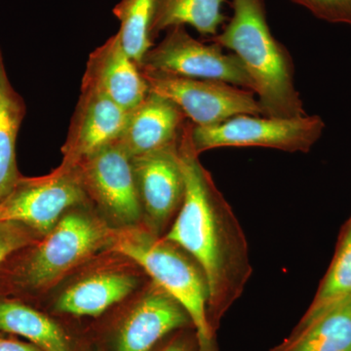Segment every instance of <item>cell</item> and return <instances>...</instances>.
<instances>
[{
    "label": "cell",
    "instance_id": "ac0fdd59",
    "mask_svg": "<svg viewBox=\"0 0 351 351\" xmlns=\"http://www.w3.org/2000/svg\"><path fill=\"white\" fill-rule=\"evenodd\" d=\"M0 332L24 337L43 351H71L68 337L57 323L14 298L0 297Z\"/></svg>",
    "mask_w": 351,
    "mask_h": 351
},
{
    "label": "cell",
    "instance_id": "7c38bea8",
    "mask_svg": "<svg viewBox=\"0 0 351 351\" xmlns=\"http://www.w3.org/2000/svg\"><path fill=\"white\" fill-rule=\"evenodd\" d=\"M189 327L186 309L152 281L120 326L117 351H152L170 332Z\"/></svg>",
    "mask_w": 351,
    "mask_h": 351
},
{
    "label": "cell",
    "instance_id": "8992f818",
    "mask_svg": "<svg viewBox=\"0 0 351 351\" xmlns=\"http://www.w3.org/2000/svg\"><path fill=\"white\" fill-rule=\"evenodd\" d=\"M73 168L88 199L115 228L143 225L132 159L119 141L83 157Z\"/></svg>",
    "mask_w": 351,
    "mask_h": 351
},
{
    "label": "cell",
    "instance_id": "d6986e66",
    "mask_svg": "<svg viewBox=\"0 0 351 351\" xmlns=\"http://www.w3.org/2000/svg\"><path fill=\"white\" fill-rule=\"evenodd\" d=\"M269 351H351V301L335 307Z\"/></svg>",
    "mask_w": 351,
    "mask_h": 351
},
{
    "label": "cell",
    "instance_id": "6da1fadb",
    "mask_svg": "<svg viewBox=\"0 0 351 351\" xmlns=\"http://www.w3.org/2000/svg\"><path fill=\"white\" fill-rule=\"evenodd\" d=\"M193 126L186 119L178 138L186 191L162 239L186 252L204 272L209 289L208 320L217 332L225 314L243 294L253 269L239 219L193 147Z\"/></svg>",
    "mask_w": 351,
    "mask_h": 351
},
{
    "label": "cell",
    "instance_id": "9c48e42d",
    "mask_svg": "<svg viewBox=\"0 0 351 351\" xmlns=\"http://www.w3.org/2000/svg\"><path fill=\"white\" fill-rule=\"evenodd\" d=\"M142 73L149 91L169 99L196 126L213 125L240 114L263 115L250 90L216 80Z\"/></svg>",
    "mask_w": 351,
    "mask_h": 351
},
{
    "label": "cell",
    "instance_id": "cb8c5ba5",
    "mask_svg": "<svg viewBox=\"0 0 351 351\" xmlns=\"http://www.w3.org/2000/svg\"><path fill=\"white\" fill-rule=\"evenodd\" d=\"M162 351H197V339H191L189 335L181 334L168 343Z\"/></svg>",
    "mask_w": 351,
    "mask_h": 351
},
{
    "label": "cell",
    "instance_id": "52a82bcc",
    "mask_svg": "<svg viewBox=\"0 0 351 351\" xmlns=\"http://www.w3.org/2000/svg\"><path fill=\"white\" fill-rule=\"evenodd\" d=\"M138 66L142 71L216 80L250 91L253 89L239 58L233 53L223 52L217 43L207 44L193 38L184 25L167 29L165 38L147 51Z\"/></svg>",
    "mask_w": 351,
    "mask_h": 351
},
{
    "label": "cell",
    "instance_id": "5b68a950",
    "mask_svg": "<svg viewBox=\"0 0 351 351\" xmlns=\"http://www.w3.org/2000/svg\"><path fill=\"white\" fill-rule=\"evenodd\" d=\"M324 120L319 115L280 119L240 114L219 123L196 126L191 141L198 154L219 147H258L306 154L322 137Z\"/></svg>",
    "mask_w": 351,
    "mask_h": 351
},
{
    "label": "cell",
    "instance_id": "30bf717a",
    "mask_svg": "<svg viewBox=\"0 0 351 351\" xmlns=\"http://www.w3.org/2000/svg\"><path fill=\"white\" fill-rule=\"evenodd\" d=\"M131 159L144 214L143 225L162 237L179 213L186 191L178 141Z\"/></svg>",
    "mask_w": 351,
    "mask_h": 351
},
{
    "label": "cell",
    "instance_id": "ffe728a7",
    "mask_svg": "<svg viewBox=\"0 0 351 351\" xmlns=\"http://www.w3.org/2000/svg\"><path fill=\"white\" fill-rule=\"evenodd\" d=\"M225 0H156L151 25L152 40L160 32L177 25H189L202 36H216L226 16Z\"/></svg>",
    "mask_w": 351,
    "mask_h": 351
},
{
    "label": "cell",
    "instance_id": "44dd1931",
    "mask_svg": "<svg viewBox=\"0 0 351 351\" xmlns=\"http://www.w3.org/2000/svg\"><path fill=\"white\" fill-rule=\"evenodd\" d=\"M156 0H120L113 14L120 23L117 32L120 43L138 66L154 45L151 25Z\"/></svg>",
    "mask_w": 351,
    "mask_h": 351
},
{
    "label": "cell",
    "instance_id": "3957f363",
    "mask_svg": "<svg viewBox=\"0 0 351 351\" xmlns=\"http://www.w3.org/2000/svg\"><path fill=\"white\" fill-rule=\"evenodd\" d=\"M232 16L209 41L232 51L250 77L265 117L306 114L295 83V66L287 48L267 22L265 0H232Z\"/></svg>",
    "mask_w": 351,
    "mask_h": 351
},
{
    "label": "cell",
    "instance_id": "4fadbf2b",
    "mask_svg": "<svg viewBox=\"0 0 351 351\" xmlns=\"http://www.w3.org/2000/svg\"><path fill=\"white\" fill-rule=\"evenodd\" d=\"M82 89L105 95L127 112L140 105L149 92L140 66L127 55L117 34L90 54Z\"/></svg>",
    "mask_w": 351,
    "mask_h": 351
},
{
    "label": "cell",
    "instance_id": "7402d4cb",
    "mask_svg": "<svg viewBox=\"0 0 351 351\" xmlns=\"http://www.w3.org/2000/svg\"><path fill=\"white\" fill-rule=\"evenodd\" d=\"M41 239L38 232L19 221H0V267L9 256Z\"/></svg>",
    "mask_w": 351,
    "mask_h": 351
},
{
    "label": "cell",
    "instance_id": "ba28073f",
    "mask_svg": "<svg viewBox=\"0 0 351 351\" xmlns=\"http://www.w3.org/2000/svg\"><path fill=\"white\" fill-rule=\"evenodd\" d=\"M89 202L75 168L63 164L50 174L24 177L0 202V221L24 223L45 237L66 211Z\"/></svg>",
    "mask_w": 351,
    "mask_h": 351
},
{
    "label": "cell",
    "instance_id": "e0dca14e",
    "mask_svg": "<svg viewBox=\"0 0 351 351\" xmlns=\"http://www.w3.org/2000/svg\"><path fill=\"white\" fill-rule=\"evenodd\" d=\"M351 301V217L338 239L336 251L311 306L292 332L302 331L335 307Z\"/></svg>",
    "mask_w": 351,
    "mask_h": 351
},
{
    "label": "cell",
    "instance_id": "2e32d148",
    "mask_svg": "<svg viewBox=\"0 0 351 351\" xmlns=\"http://www.w3.org/2000/svg\"><path fill=\"white\" fill-rule=\"evenodd\" d=\"M25 114V101L9 80L0 47V202L23 176L18 169L16 149Z\"/></svg>",
    "mask_w": 351,
    "mask_h": 351
},
{
    "label": "cell",
    "instance_id": "8fae6325",
    "mask_svg": "<svg viewBox=\"0 0 351 351\" xmlns=\"http://www.w3.org/2000/svg\"><path fill=\"white\" fill-rule=\"evenodd\" d=\"M129 112L105 95L82 89L62 147L61 164L73 167L83 157L117 142L125 129Z\"/></svg>",
    "mask_w": 351,
    "mask_h": 351
},
{
    "label": "cell",
    "instance_id": "9a60e30c",
    "mask_svg": "<svg viewBox=\"0 0 351 351\" xmlns=\"http://www.w3.org/2000/svg\"><path fill=\"white\" fill-rule=\"evenodd\" d=\"M138 278L121 270H104L71 284L60 295L56 309L75 316H99L137 289Z\"/></svg>",
    "mask_w": 351,
    "mask_h": 351
},
{
    "label": "cell",
    "instance_id": "d4e9b609",
    "mask_svg": "<svg viewBox=\"0 0 351 351\" xmlns=\"http://www.w3.org/2000/svg\"><path fill=\"white\" fill-rule=\"evenodd\" d=\"M0 351H43L38 346L0 337Z\"/></svg>",
    "mask_w": 351,
    "mask_h": 351
},
{
    "label": "cell",
    "instance_id": "277c9868",
    "mask_svg": "<svg viewBox=\"0 0 351 351\" xmlns=\"http://www.w3.org/2000/svg\"><path fill=\"white\" fill-rule=\"evenodd\" d=\"M112 250L142 267L186 309L195 330L197 351H219L217 332L208 320L206 276L195 258L144 225L117 228Z\"/></svg>",
    "mask_w": 351,
    "mask_h": 351
},
{
    "label": "cell",
    "instance_id": "5bb4252c",
    "mask_svg": "<svg viewBox=\"0 0 351 351\" xmlns=\"http://www.w3.org/2000/svg\"><path fill=\"white\" fill-rule=\"evenodd\" d=\"M186 119L175 103L149 91L145 100L129 112L119 141L131 158L149 154L177 142Z\"/></svg>",
    "mask_w": 351,
    "mask_h": 351
},
{
    "label": "cell",
    "instance_id": "7a4b0ae2",
    "mask_svg": "<svg viewBox=\"0 0 351 351\" xmlns=\"http://www.w3.org/2000/svg\"><path fill=\"white\" fill-rule=\"evenodd\" d=\"M88 203L69 209L48 234L6 258L0 267V297L36 299L71 270L112 248L117 228Z\"/></svg>",
    "mask_w": 351,
    "mask_h": 351
},
{
    "label": "cell",
    "instance_id": "603a6c76",
    "mask_svg": "<svg viewBox=\"0 0 351 351\" xmlns=\"http://www.w3.org/2000/svg\"><path fill=\"white\" fill-rule=\"evenodd\" d=\"M318 19L351 25V0H291Z\"/></svg>",
    "mask_w": 351,
    "mask_h": 351
}]
</instances>
